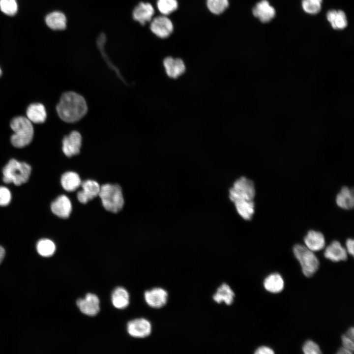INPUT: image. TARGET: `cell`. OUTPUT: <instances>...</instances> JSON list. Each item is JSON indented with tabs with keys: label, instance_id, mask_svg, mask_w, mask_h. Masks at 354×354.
<instances>
[{
	"label": "cell",
	"instance_id": "6da1fadb",
	"mask_svg": "<svg viewBox=\"0 0 354 354\" xmlns=\"http://www.w3.org/2000/svg\"><path fill=\"white\" fill-rule=\"evenodd\" d=\"M59 117L67 122H74L82 118L87 112V105L84 97L73 91L62 94L57 105Z\"/></svg>",
	"mask_w": 354,
	"mask_h": 354
},
{
	"label": "cell",
	"instance_id": "7a4b0ae2",
	"mask_svg": "<svg viewBox=\"0 0 354 354\" xmlns=\"http://www.w3.org/2000/svg\"><path fill=\"white\" fill-rule=\"evenodd\" d=\"M255 195L254 183L244 177L236 179L229 189V198L237 212L253 204Z\"/></svg>",
	"mask_w": 354,
	"mask_h": 354
},
{
	"label": "cell",
	"instance_id": "3957f363",
	"mask_svg": "<svg viewBox=\"0 0 354 354\" xmlns=\"http://www.w3.org/2000/svg\"><path fill=\"white\" fill-rule=\"evenodd\" d=\"M10 127L14 131L10 140L16 148H21L28 145L32 141L34 133L31 122L23 116L13 118L10 122Z\"/></svg>",
	"mask_w": 354,
	"mask_h": 354
},
{
	"label": "cell",
	"instance_id": "277c9868",
	"mask_svg": "<svg viewBox=\"0 0 354 354\" xmlns=\"http://www.w3.org/2000/svg\"><path fill=\"white\" fill-rule=\"evenodd\" d=\"M31 171V167L27 163L11 159L3 168V181L20 185L28 180Z\"/></svg>",
	"mask_w": 354,
	"mask_h": 354
},
{
	"label": "cell",
	"instance_id": "5b68a950",
	"mask_svg": "<svg viewBox=\"0 0 354 354\" xmlns=\"http://www.w3.org/2000/svg\"><path fill=\"white\" fill-rule=\"evenodd\" d=\"M104 207L108 211L117 213L124 205L121 187L118 184H105L100 186L98 194Z\"/></svg>",
	"mask_w": 354,
	"mask_h": 354
},
{
	"label": "cell",
	"instance_id": "8992f818",
	"mask_svg": "<svg viewBox=\"0 0 354 354\" xmlns=\"http://www.w3.org/2000/svg\"><path fill=\"white\" fill-rule=\"evenodd\" d=\"M295 256L299 262L303 274L310 277L317 271L319 267V261L313 251L305 245L295 244L293 247Z\"/></svg>",
	"mask_w": 354,
	"mask_h": 354
},
{
	"label": "cell",
	"instance_id": "52a82bcc",
	"mask_svg": "<svg viewBox=\"0 0 354 354\" xmlns=\"http://www.w3.org/2000/svg\"><path fill=\"white\" fill-rule=\"evenodd\" d=\"M150 29L157 37L165 38L172 33L174 26L171 20L167 16L162 15L152 18L150 21Z\"/></svg>",
	"mask_w": 354,
	"mask_h": 354
},
{
	"label": "cell",
	"instance_id": "ba28073f",
	"mask_svg": "<svg viewBox=\"0 0 354 354\" xmlns=\"http://www.w3.org/2000/svg\"><path fill=\"white\" fill-rule=\"evenodd\" d=\"M151 329L150 323L144 318L131 321L127 325L128 334L135 338H143L148 337L150 334Z\"/></svg>",
	"mask_w": 354,
	"mask_h": 354
},
{
	"label": "cell",
	"instance_id": "9c48e42d",
	"mask_svg": "<svg viewBox=\"0 0 354 354\" xmlns=\"http://www.w3.org/2000/svg\"><path fill=\"white\" fill-rule=\"evenodd\" d=\"M146 303L153 308H160L164 306L168 301V293L162 288H155L145 292Z\"/></svg>",
	"mask_w": 354,
	"mask_h": 354
},
{
	"label": "cell",
	"instance_id": "30bf717a",
	"mask_svg": "<svg viewBox=\"0 0 354 354\" xmlns=\"http://www.w3.org/2000/svg\"><path fill=\"white\" fill-rule=\"evenodd\" d=\"M81 145L82 136L80 133L77 131H73L63 138L62 149L66 156L71 157L80 152Z\"/></svg>",
	"mask_w": 354,
	"mask_h": 354
},
{
	"label": "cell",
	"instance_id": "8fae6325",
	"mask_svg": "<svg viewBox=\"0 0 354 354\" xmlns=\"http://www.w3.org/2000/svg\"><path fill=\"white\" fill-rule=\"evenodd\" d=\"M98 296L91 293L87 294L85 298H79L76 301L77 305L81 312L90 316L98 313L100 310Z\"/></svg>",
	"mask_w": 354,
	"mask_h": 354
},
{
	"label": "cell",
	"instance_id": "7c38bea8",
	"mask_svg": "<svg viewBox=\"0 0 354 354\" xmlns=\"http://www.w3.org/2000/svg\"><path fill=\"white\" fill-rule=\"evenodd\" d=\"M44 20L47 27L54 31H62L67 28V17L61 10L50 12L45 16Z\"/></svg>",
	"mask_w": 354,
	"mask_h": 354
},
{
	"label": "cell",
	"instance_id": "4fadbf2b",
	"mask_svg": "<svg viewBox=\"0 0 354 354\" xmlns=\"http://www.w3.org/2000/svg\"><path fill=\"white\" fill-rule=\"evenodd\" d=\"M154 9L149 2H141L134 8L132 11L133 19L141 25L149 22L153 18Z\"/></svg>",
	"mask_w": 354,
	"mask_h": 354
},
{
	"label": "cell",
	"instance_id": "5bb4252c",
	"mask_svg": "<svg viewBox=\"0 0 354 354\" xmlns=\"http://www.w3.org/2000/svg\"><path fill=\"white\" fill-rule=\"evenodd\" d=\"M163 64L167 75L172 79L177 78L186 70L184 62L179 58L166 57L163 60Z\"/></svg>",
	"mask_w": 354,
	"mask_h": 354
},
{
	"label": "cell",
	"instance_id": "9a60e30c",
	"mask_svg": "<svg viewBox=\"0 0 354 354\" xmlns=\"http://www.w3.org/2000/svg\"><path fill=\"white\" fill-rule=\"evenodd\" d=\"M82 190L77 193L78 201L86 204L98 195L100 186L98 182L93 180H87L81 183Z\"/></svg>",
	"mask_w": 354,
	"mask_h": 354
},
{
	"label": "cell",
	"instance_id": "2e32d148",
	"mask_svg": "<svg viewBox=\"0 0 354 354\" xmlns=\"http://www.w3.org/2000/svg\"><path fill=\"white\" fill-rule=\"evenodd\" d=\"M254 16L262 23H267L275 16L274 8L269 4L267 0H262L258 2L252 9Z\"/></svg>",
	"mask_w": 354,
	"mask_h": 354
},
{
	"label": "cell",
	"instance_id": "e0dca14e",
	"mask_svg": "<svg viewBox=\"0 0 354 354\" xmlns=\"http://www.w3.org/2000/svg\"><path fill=\"white\" fill-rule=\"evenodd\" d=\"M51 208L53 213L58 217L66 218L71 212L72 205L69 199L62 195L52 202Z\"/></svg>",
	"mask_w": 354,
	"mask_h": 354
},
{
	"label": "cell",
	"instance_id": "ac0fdd59",
	"mask_svg": "<svg viewBox=\"0 0 354 354\" xmlns=\"http://www.w3.org/2000/svg\"><path fill=\"white\" fill-rule=\"evenodd\" d=\"M324 256L334 262L346 261L348 258L346 249L337 240L333 241L326 247Z\"/></svg>",
	"mask_w": 354,
	"mask_h": 354
},
{
	"label": "cell",
	"instance_id": "d6986e66",
	"mask_svg": "<svg viewBox=\"0 0 354 354\" xmlns=\"http://www.w3.org/2000/svg\"><path fill=\"white\" fill-rule=\"evenodd\" d=\"M305 246L311 251H318L325 246V238L323 234L318 231L310 230L304 238Z\"/></svg>",
	"mask_w": 354,
	"mask_h": 354
},
{
	"label": "cell",
	"instance_id": "ffe728a7",
	"mask_svg": "<svg viewBox=\"0 0 354 354\" xmlns=\"http://www.w3.org/2000/svg\"><path fill=\"white\" fill-rule=\"evenodd\" d=\"M235 297V294L230 286L226 283H223L217 289L212 298L218 304L224 302L227 305H230L233 303Z\"/></svg>",
	"mask_w": 354,
	"mask_h": 354
},
{
	"label": "cell",
	"instance_id": "44dd1931",
	"mask_svg": "<svg viewBox=\"0 0 354 354\" xmlns=\"http://www.w3.org/2000/svg\"><path fill=\"white\" fill-rule=\"evenodd\" d=\"M27 118L35 123L44 122L47 118V113L44 105L39 103L30 104L26 111Z\"/></svg>",
	"mask_w": 354,
	"mask_h": 354
},
{
	"label": "cell",
	"instance_id": "7402d4cb",
	"mask_svg": "<svg viewBox=\"0 0 354 354\" xmlns=\"http://www.w3.org/2000/svg\"><path fill=\"white\" fill-rule=\"evenodd\" d=\"M336 203L341 208H353L354 205L353 190L346 186L343 187L336 197Z\"/></svg>",
	"mask_w": 354,
	"mask_h": 354
},
{
	"label": "cell",
	"instance_id": "603a6c76",
	"mask_svg": "<svg viewBox=\"0 0 354 354\" xmlns=\"http://www.w3.org/2000/svg\"><path fill=\"white\" fill-rule=\"evenodd\" d=\"M265 289L271 293H278L281 292L284 287V280L281 275L278 273H273L268 275L264 280Z\"/></svg>",
	"mask_w": 354,
	"mask_h": 354
},
{
	"label": "cell",
	"instance_id": "cb8c5ba5",
	"mask_svg": "<svg viewBox=\"0 0 354 354\" xmlns=\"http://www.w3.org/2000/svg\"><path fill=\"white\" fill-rule=\"evenodd\" d=\"M326 18L334 29L342 30L347 26L346 14L342 10H329L326 14Z\"/></svg>",
	"mask_w": 354,
	"mask_h": 354
},
{
	"label": "cell",
	"instance_id": "d4e9b609",
	"mask_svg": "<svg viewBox=\"0 0 354 354\" xmlns=\"http://www.w3.org/2000/svg\"><path fill=\"white\" fill-rule=\"evenodd\" d=\"M61 184L67 191L71 192L77 189L81 184L79 176L73 172H67L61 177Z\"/></svg>",
	"mask_w": 354,
	"mask_h": 354
},
{
	"label": "cell",
	"instance_id": "484cf974",
	"mask_svg": "<svg viewBox=\"0 0 354 354\" xmlns=\"http://www.w3.org/2000/svg\"><path fill=\"white\" fill-rule=\"evenodd\" d=\"M111 300L116 308L120 309L125 308L129 303V294L124 288L118 287L112 294Z\"/></svg>",
	"mask_w": 354,
	"mask_h": 354
},
{
	"label": "cell",
	"instance_id": "4316f807",
	"mask_svg": "<svg viewBox=\"0 0 354 354\" xmlns=\"http://www.w3.org/2000/svg\"><path fill=\"white\" fill-rule=\"evenodd\" d=\"M38 253L43 257L52 256L56 251V245L51 240L42 239L39 240L36 244Z\"/></svg>",
	"mask_w": 354,
	"mask_h": 354
},
{
	"label": "cell",
	"instance_id": "83f0119b",
	"mask_svg": "<svg viewBox=\"0 0 354 354\" xmlns=\"http://www.w3.org/2000/svg\"><path fill=\"white\" fill-rule=\"evenodd\" d=\"M156 4L159 11L165 16L173 12L178 7L177 0H157Z\"/></svg>",
	"mask_w": 354,
	"mask_h": 354
},
{
	"label": "cell",
	"instance_id": "f1b7e54d",
	"mask_svg": "<svg viewBox=\"0 0 354 354\" xmlns=\"http://www.w3.org/2000/svg\"><path fill=\"white\" fill-rule=\"evenodd\" d=\"M18 10L17 0H0V10L5 15L13 16Z\"/></svg>",
	"mask_w": 354,
	"mask_h": 354
},
{
	"label": "cell",
	"instance_id": "f546056e",
	"mask_svg": "<svg viewBox=\"0 0 354 354\" xmlns=\"http://www.w3.org/2000/svg\"><path fill=\"white\" fill-rule=\"evenodd\" d=\"M206 5L209 11L214 14L223 12L229 6L228 0H206Z\"/></svg>",
	"mask_w": 354,
	"mask_h": 354
},
{
	"label": "cell",
	"instance_id": "4dcf8cb0",
	"mask_svg": "<svg viewBox=\"0 0 354 354\" xmlns=\"http://www.w3.org/2000/svg\"><path fill=\"white\" fill-rule=\"evenodd\" d=\"M323 0H302L303 9L310 14H316L319 13L322 7Z\"/></svg>",
	"mask_w": 354,
	"mask_h": 354
},
{
	"label": "cell",
	"instance_id": "1f68e13d",
	"mask_svg": "<svg viewBox=\"0 0 354 354\" xmlns=\"http://www.w3.org/2000/svg\"><path fill=\"white\" fill-rule=\"evenodd\" d=\"M302 351L305 354H322L318 345L312 340H308L305 342L302 347Z\"/></svg>",
	"mask_w": 354,
	"mask_h": 354
},
{
	"label": "cell",
	"instance_id": "d6a6232c",
	"mask_svg": "<svg viewBox=\"0 0 354 354\" xmlns=\"http://www.w3.org/2000/svg\"><path fill=\"white\" fill-rule=\"evenodd\" d=\"M11 194L9 190L4 186H0V206H5L9 204Z\"/></svg>",
	"mask_w": 354,
	"mask_h": 354
},
{
	"label": "cell",
	"instance_id": "836d02e7",
	"mask_svg": "<svg viewBox=\"0 0 354 354\" xmlns=\"http://www.w3.org/2000/svg\"><path fill=\"white\" fill-rule=\"evenodd\" d=\"M343 347L353 353L354 350V339L343 334L341 337Z\"/></svg>",
	"mask_w": 354,
	"mask_h": 354
},
{
	"label": "cell",
	"instance_id": "e575fe53",
	"mask_svg": "<svg viewBox=\"0 0 354 354\" xmlns=\"http://www.w3.org/2000/svg\"><path fill=\"white\" fill-rule=\"evenodd\" d=\"M255 354H273L274 352L270 348L262 346L258 347L254 352Z\"/></svg>",
	"mask_w": 354,
	"mask_h": 354
},
{
	"label": "cell",
	"instance_id": "d590c367",
	"mask_svg": "<svg viewBox=\"0 0 354 354\" xmlns=\"http://www.w3.org/2000/svg\"><path fill=\"white\" fill-rule=\"evenodd\" d=\"M354 240L352 238H348L346 242V245L347 247V253L354 256Z\"/></svg>",
	"mask_w": 354,
	"mask_h": 354
},
{
	"label": "cell",
	"instance_id": "8d00e7d4",
	"mask_svg": "<svg viewBox=\"0 0 354 354\" xmlns=\"http://www.w3.org/2000/svg\"><path fill=\"white\" fill-rule=\"evenodd\" d=\"M337 354H352L353 353L343 347H340L337 353Z\"/></svg>",
	"mask_w": 354,
	"mask_h": 354
},
{
	"label": "cell",
	"instance_id": "74e56055",
	"mask_svg": "<svg viewBox=\"0 0 354 354\" xmlns=\"http://www.w3.org/2000/svg\"><path fill=\"white\" fill-rule=\"evenodd\" d=\"M348 337L354 340V329L353 327H350L345 334Z\"/></svg>",
	"mask_w": 354,
	"mask_h": 354
},
{
	"label": "cell",
	"instance_id": "f35d334b",
	"mask_svg": "<svg viewBox=\"0 0 354 354\" xmlns=\"http://www.w3.org/2000/svg\"><path fill=\"white\" fill-rule=\"evenodd\" d=\"M5 255V250L4 248L0 246V264L2 262Z\"/></svg>",
	"mask_w": 354,
	"mask_h": 354
},
{
	"label": "cell",
	"instance_id": "ab89813d",
	"mask_svg": "<svg viewBox=\"0 0 354 354\" xmlns=\"http://www.w3.org/2000/svg\"><path fill=\"white\" fill-rule=\"evenodd\" d=\"M1 74H2V70H1V68H0V76H1Z\"/></svg>",
	"mask_w": 354,
	"mask_h": 354
}]
</instances>
